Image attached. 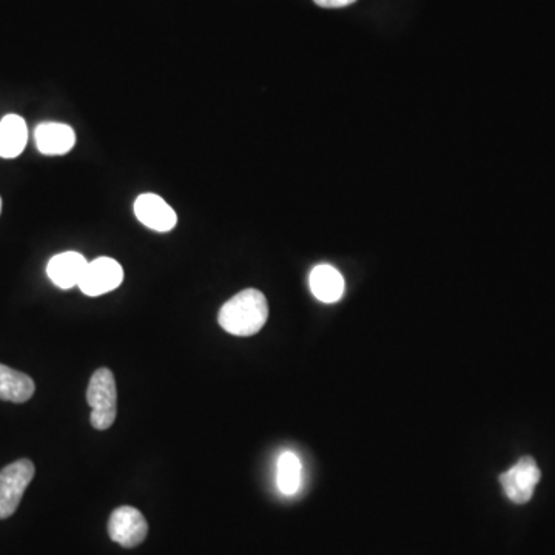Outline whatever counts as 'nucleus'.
<instances>
[{
	"instance_id": "1",
	"label": "nucleus",
	"mask_w": 555,
	"mask_h": 555,
	"mask_svg": "<svg viewBox=\"0 0 555 555\" xmlns=\"http://www.w3.org/2000/svg\"><path fill=\"white\" fill-rule=\"evenodd\" d=\"M269 318V304L263 292L246 289L236 293L219 310L218 323L235 337H252Z\"/></svg>"
},
{
	"instance_id": "2",
	"label": "nucleus",
	"mask_w": 555,
	"mask_h": 555,
	"mask_svg": "<svg viewBox=\"0 0 555 555\" xmlns=\"http://www.w3.org/2000/svg\"><path fill=\"white\" fill-rule=\"evenodd\" d=\"M87 401L91 407V424L98 431H107L113 426L118 414V391L115 375L110 369L96 370L88 384Z\"/></svg>"
},
{
	"instance_id": "3",
	"label": "nucleus",
	"mask_w": 555,
	"mask_h": 555,
	"mask_svg": "<svg viewBox=\"0 0 555 555\" xmlns=\"http://www.w3.org/2000/svg\"><path fill=\"white\" fill-rule=\"evenodd\" d=\"M34 474L33 461L27 458L14 461L0 471V520L11 517L17 511Z\"/></svg>"
},
{
	"instance_id": "4",
	"label": "nucleus",
	"mask_w": 555,
	"mask_h": 555,
	"mask_svg": "<svg viewBox=\"0 0 555 555\" xmlns=\"http://www.w3.org/2000/svg\"><path fill=\"white\" fill-rule=\"evenodd\" d=\"M539 466L532 457H522L508 471L500 475L506 497L515 505H525L534 495L535 486L539 485Z\"/></svg>"
},
{
	"instance_id": "5",
	"label": "nucleus",
	"mask_w": 555,
	"mask_h": 555,
	"mask_svg": "<svg viewBox=\"0 0 555 555\" xmlns=\"http://www.w3.org/2000/svg\"><path fill=\"white\" fill-rule=\"evenodd\" d=\"M108 534L118 545L124 548H135L147 539V520L138 509L132 506H121L110 515Z\"/></svg>"
},
{
	"instance_id": "6",
	"label": "nucleus",
	"mask_w": 555,
	"mask_h": 555,
	"mask_svg": "<svg viewBox=\"0 0 555 555\" xmlns=\"http://www.w3.org/2000/svg\"><path fill=\"white\" fill-rule=\"evenodd\" d=\"M124 281V269L113 258H102L90 261L82 276L79 289L87 296H101L111 290L118 289Z\"/></svg>"
},
{
	"instance_id": "7",
	"label": "nucleus",
	"mask_w": 555,
	"mask_h": 555,
	"mask_svg": "<svg viewBox=\"0 0 555 555\" xmlns=\"http://www.w3.org/2000/svg\"><path fill=\"white\" fill-rule=\"evenodd\" d=\"M135 215L141 224L155 232L165 233L175 229L178 216L175 210L155 193H144L135 201Z\"/></svg>"
},
{
	"instance_id": "8",
	"label": "nucleus",
	"mask_w": 555,
	"mask_h": 555,
	"mask_svg": "<svg viewBox=\"0 0 555 555\" xmlns=\"http://www.w3.org/2000/svg\"><path fill=\"white\" fill-rule=\"evenodd\" d=\"M37 150L42 155H67L76 144V133L73 128L61 122H44L34 132Z\"/></svg>"
},
{
	"instance_id": "9",
	"label": "nucleus",
	"mask_w": 555,
	"mask_h": 555,
	"mask_svg": "<svg viewBox=\"0 0 555 555\" xmlns=\"http://www.w3.org/2000/svg\"><path fill=\"white\" fill-rule=\"evenodd\" d=\"M88 261L78 252H64L53 256L47 266V275L59 289L79 286Z\"/></svg>"
},
{
	"instance_id": "10",
	"label": "nucleus",
	"mask_w": 555,
	"mask_h": 555,
	"mask_svg": "<svg viewBox=\"0 0 555 555\" xmlns=\"http://www.w3.org/2000/svg\"><path fill=\"white\" fill-rule=\"evenodd\" d=\"M310 290L317 300L332 304L341 300L344 293V278L335 267L321 264L310 272Z\"/></svg>"
},
{
	"instance_id": "11",
	"label": "nucleus",
	"mask_w": 555,
	"mask_h": 555,
	"mask_svg": "<svg viewBox=\"0 0 555 555\" xmlns=\"http://www.w3.org/2000/svg\"><path fill=\"white\" fill-rule=\"evenodd\" d=\"M28 128L17 115L5 116L0 121V158L14 159L27 147Z\"/></svg>"
},
{
	"instance_id": "12",
	"label": "nucleus",
	"mask_w": 555,
	"mask_h": 555,
	"mask_svg": "<svg viewBox=\"0 0 555 555\" xmlns=\"http://www.w3.org/2000/svg\"><path fill=\"white\" fill-rule=\"evenodd\" d=\"M36 391V384L19 370L0 364V400L25 403Z\"/></svg>"
},
{
	"instance_id": "13",
	"label": "nucleus",
	"mask_w": 555,
	"mask_h": 555,
	"mask_svg": "<svg viewBox=\"0 0 555 555\" xmlns=\"http://www.w3.org/2000/svg\"><path fill=\"white\" fill-rule=\"evenodd\" d=\"M300 481V460L292 452H286L278 461V488L283 494L293 495L300 488Z\"/></svg>"
},
{
	"instance_id": "14",
	"label": "nucleus",
	"mask_w": 555,
	"mask_h": 555,
	"mask_svg": "<svg viewBox=\"0 0 555 555\" xmlns=\"http://www.w3.org/2000/svg\"><path fill=\"white\" fill-rule=\"evenodd\" d=\"M318 7L323 8H343L355 4L357 0H313Z\"/></svg>"
},
{
	"instance_id": "15",
	"label": "nucleus",
	"mask_w": 555,
	"mask_h": 555,
	"mask_svg": "<svg viewBox=\"0 0 555 555\" xmlns=\"http://www.w3.org/2000/svg\"><path fill=\"white\" fill-rule=\"evenodd\" d=\"M0 210H2V199H0Z\"/></svg>"
}]
</instances>
